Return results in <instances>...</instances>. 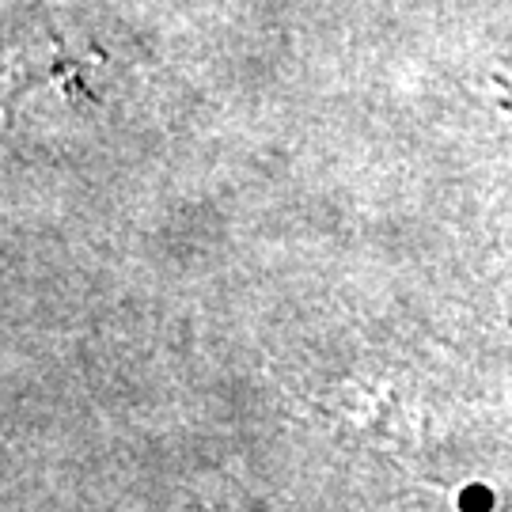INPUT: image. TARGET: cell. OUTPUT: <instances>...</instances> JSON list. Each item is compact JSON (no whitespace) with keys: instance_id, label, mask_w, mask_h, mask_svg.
I'll return each mask as SVG.
<instances>
[{"instance_id":"6da1fadb","label":"cell","mask_w":512,"mask_h":512,"mask_svg":"<svg viewBox=\"0 0 512 512\" xmlns=\"http://www.w3.org/2000/svg\"><path fill=\"white\" fill-rule=\"evenodd\" d=\"M327 406L346 429H353V437L368 440L376 448H406V444L418 440L414 418L387 391H365V387L357 384H346Z\"/></svg>"}]
</instances>
